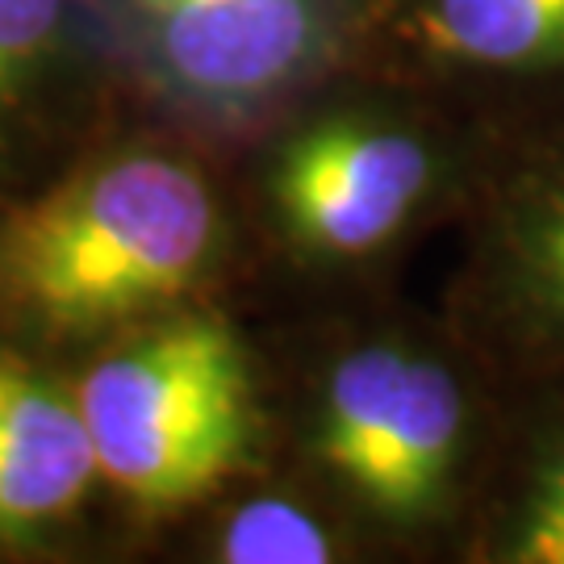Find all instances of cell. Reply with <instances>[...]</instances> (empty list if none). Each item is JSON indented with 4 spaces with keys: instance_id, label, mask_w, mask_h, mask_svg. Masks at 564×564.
<instances>
[{
    "instance_id": "cell-1",
    "label": "cell",
    "mask_w": 564,
    "mask_h": 564,
    "mask_svg": "<svg viewBox=\"0 0 564 564\" xmlns=\"http://www.w3.org/2000/svg\"><path fill=\"white\" fill-rule=\"evenodd\" d=\"M268 464L339 519L368 564H464L506 381L440 302L402 289L260 310Z\"/></svg>"
},
{
    "instance_id": "cell-10",
    "label": "cell",
    "mask_w": 564,
    "mask_h": 564,
    "mask_svg": "<svg viewBox=\"0 0 564 564\" xmlns=\"http://www.w3.org/2000/svg\"><path fill=\"white\" fill-rule=\"evenodd\" d=\"M142 552L181 564H368L356 535L272 464L151 527L134 544Z\"/></svg>"
},
{
    "instance_id": "cell-2",
    "label": "cell",
    "mask_w": 564,
    "mask_h": 564,
    "mask_svg": "<svg viewBox=\"0 0 564 564\" xmlns=\"http://www.w3.org/2000/svg\"><path fill=\"white\" fill-rule=\"evenodd\" d=\"M498 139L431 93L347 67L223 155L242 314L393 289L452 230Z\"/></svg>"
},
{
    "instance_id": "cell-3",
    "label": "cell",
    "mask_w": 564,
    "mask_h": 564,
    "mask_svg": "<svg viewBox=\"0 0 564 564\" xmlns=\"http://www.w3.org/2000/svg\"><path fill=\"white\" fill-rule=\"evenodd\" d=\"M239 272L223 155L142 109L0 205V339L59 368Z\"/></svg>"
},
{
    "instance_id": "cell-6",
    "label": "cell",
    "mask_w": 564,
    "mask_h": 564,
    "mask_svg": "<svg viewBox=\"0 0 564 564\" xmlns=\"http://www.w3.org/2000/svg\"><path fill=\"white\" fill-rule=\"evenodd\" d=\"M440 310L506 384L564 377V126L494 147Z\"/></svg>"
},
{
    "instance_id": "cell-5",
    "label": "cell",
    "mask_w": 564,
    "mask_h": 564,
    "mask_svg": "<svg viewBox=\"0 0 564 564\" xmlns=\"http://www.w3.org/2000/svg\"><path fill=\"white\" fill-rule=\"evenodd\" d=\"M142 113L235 151L356 67L360 0H93Z\"/></svg>"
},
{
    "instance_id": "cell-7",
    "label": "cell",
    "mask_w": 564,
    "mask_h": 564,
    "mask_svg": "<svg viewBox=\"0 0 564 564\" xmlns=\"http://www.w3.org/2000/svg\"><path fill=\"white\" fill-rule=\"evenodd\" d=\"M360 67L414 84L489 139L564 126V0H384Z\"/></svg>"
},
{
    "instance_id": "cell-11",
    "label": "cell",
    "mask_w": 564,
    "mask_h": 564,
    "mask_svg": "<svg viewBox=\"0 0 564 564\" xmlns=\"http://www.w3.org/2000/svg\"><path fill=\"white\" fill-rule=\"evenodd\" d=\"M464 564H564V377L506 384V419Z\"/></svg>"
},
{
    "instance_id": "cell-9",
    "label": "cell",
    "mask_w": 564,
    "mask_h": 564,
    "mask_svg": "<svg viewBox=\"0 0 564 564\" xmlns=\"http://www.w3.org/2000/svg\"><path fill=\"white\" fill-rule=\"evenodd\" d=\"M97 510L113 514L67 368L0 339V561L80 556Z\"/></svg>"
},
{
    "instance_id": "cell-12",
    "label": "cell",
    "mask_w": 564,
    "mask_h": 564,
    "mask_svg": "<svg viewBox=\"0 0 564 564\" xmlns=\"http://www.w3.org/2000/svg\"><path fill=\"white\" fill-rule=\"evenodd\" d=\"M381 4H384V0H360V9H364V25H372V18L381 13ZM364 34H368V30H364Z\"/></svg>"
},
{
    "instance_id": "cell-4",
    "label": "cell",
    "mask_w": 564,
    "mask_h": 564,
    "mask_svg": "<svg viewBox=\"0 0 564 564\" xmlns=\"http://www.w3.org/2000/svg\"><path fill=\"white\" fill-rule=\"evenodd\" d=\"M121 547L268 464L256 330L230 297L181 305L67 364Z\"/></svg>"
},
{
    "instance_id": "cell-8",
    "label": "cell",
    "mask_w": 564,
    "mask_h": 564,
    "mask_svg": "<svg viewBox=\"0 0 564 564\" xmlns=\"http://www.w3.org/2000/svg\"><path fill=\"white\" fill-rule=\"evenodd\" d=\"M134 109L93 0H0V205Z\"/></svg>"
}]
</instances>
